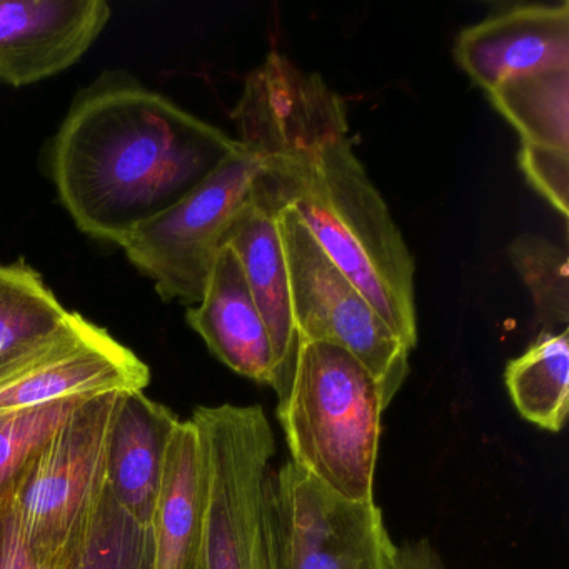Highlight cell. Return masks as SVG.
I'll use <instances>...</instances> for the list:
<instances>
[{
	"label": "cell",
	"mask_w": 569,
	"mask_h": 569,
	"mask_svg": "<svg viewBox=\"0 0 569 569\" xmlns=\"http://www.w3.org/2000/svg\"><path fill=\"white\" fill-rule=\"evenodd\" d=\"M149 366L106 329L72 312L64 328L0 368V412L64 399L144 391Z\"/></svg>",
	"instance_id": "cell-8"
},
{
	"label": "cell",
	"mask_w": 569,
	"mask_h": 569,
	"mask_svg": "<svg viewBox=\"0 0 569 569\" xmlns=\"http://www.w3.org/2000/svg\"><path fill=\"white\" fill-rule=\"evenodd\" d=\"M258 156L239 142L182 201L136 229L124 244L129 261L154 281L164 301L199 305L232 222L251 199Z\"/></svg>",
	"instance_id": "cell-6"
},
{
	"label": "cell",
	"mask_w": 569,
	"mask_h": 569,
	"mask_svg": "<svg viewBox=\"0 0 569 569\" xmlns=\"http://www.w3.org/2000/svg\"><path fill=\"white\" fill-rule=\"evenodd\" d=\"M279 232L299 342H329L348 351L372 376L388 408L408 378L411 351L332 264L292 209L279 212Z\"/></svg>",
	"instance_id": "cell-7"
},
{
	"label": "cell",
	"mask_w": 569,
	"mask_h": 569,
	"mask_svg": "<svg viewBox=\"0 0 569 569\" xmlns=\"http://www.w3.org/2000/svg\"><path fill=\"white\" fill-rule=\"evenodd\" d=\"M386 569H448L428 539L392 546Z\"/></svg>",
	"instance_id": "cell-24"
},
{
	"label": "cell",
	"mask_w": 569,
	"mask_h": 569,
	"mask_svg": "<svg viewBox=\"0 0 569 569\" xmlns=\"http://www.w3.org/2000/svg\"><path fill=\"white\" fill-rule=\"evenodd\" d=\"M455 61L486 92L509 79L569 69V4H521L459 32Z\"/></svg>",
	"instance_id": "cell-11"
},
{
	"label": "cell",
	"mask_w": 569,
	"mask_h": 569,
	"mask_svg": "<svg viewBox=\"0 0 569 569\" xmlns=\"http://www.w3.org/2000/svg\"><path fill=\"white\" fill-rule=\"evenodd\" d=\"M506 388L522 418L546 431L565 428L569 411V331H541L505 371Z\"/></svg>",
	"instance_id": "cell-16"
},
{
	"label": "cell",
	"mask_w": 569,
	"mask_h": 569,
	"mask_svg": "<svg viewBox=\"0 0 569 569\" xmlns=\"http://www.w3.org/2000/svg\"><path fill=\"white\" fill-rule=\"evenodd\" d=\"M206 506L204 459L192 419H179L152 512L154 569H196Z\"/></svg>",
	"instance_id": "cell-15"
},
{
	"label": "cell",
	"mask_w": 569,
	"mask_h": 569,
	"mask_svg": "<svg viewBox=\"0 0 569 569\" xmlns=\"http://www.w3.org/2000/svg\"><path fill=\"white\" fill-rule=\"evenodd\" d=\"M386 411L365 366L338 346L299 342L298 361L278 416L291 461L351 502H375L376 459Z\"/></svg>",
	"instance_id": "cell-4"
},
{
	"label": "cell",
	"mask_w": 569,
	"mask_h": 569,
	"mask_svg": "<svg viewBox=\"0 0 569 569\" xmlns=\"http://www.w3.org/2000/svg\"><path fill=\"white\" fill-rule=\"evenodd\" d=\"M82 401L64 399L0 412V506L12 501L29 462Z\"/></svg>",
	"instance_id": "cell-21"
},
{
	"label": "cell",
	"mask_w": 569,
	"mask_h": 569,
	"mask_svg": "<svg viewBox=\"0 0 569 569\" xmlns=\"http://www.w3.org/2000/svg\"><path fill=\"white\" fill-rule=\"evenodd\" d=\"M509 259L531 295L536 322L542 331L568 329V252L539 234H521L509 246Z\"/></svg>",
	"instance_id": "cell-20"
},
{
	"label": "cell",
	"mask_w": 569,
	"mask_h": 569,
	"mask_svg": "<svg viewBox=\"0 0 569 569\" xmlns=\"http://www.w3.org/2000/svg\"><path fill=\"white\" fill-rule=\"evenodd\" d=\"M348 134L345 108L315 119L262 164L251 199L278 214L292 209L412 351L418 345L415 259Z\"/></svg>",
	"instance_id": "cell-2"
},
{
	"label": "cell",
	"mask_w": 569,
	"mask_h": 569,
	"mask_svg": "<svg viewBox=\"0 0 569 569\" xmlns=\"http://www.w3.org/2000/svg\"><path fill=\"white\" fill-rule=\"evenodd\" d=\"M0 569H44L22 536L12 501L0 506Z\"/></svg>",
	"instance_id": "cell-23"
},
{
	"label": "cell",
	"mask_w": 569,
	"mask_h": 569,
	"mask_svg": "<svg viewBox=\"0 0 569 569\" xmlns=\"http://www.w3.org/2000/svg\"><path fill=\"white\" fill-rule=\"evenodd\" d=\"M515 126L521 144L569 151V69H548L502 82L488 92Z\"/></svg>",
	"instance_id": "cell-18"
},
{
	"label": "cell",
	"mask_w": 569,
	"mask_h": 569,
	"mask_svg": "<svg viewBox=\"0 0 569 569\" xmlns=\"http://www.w3.org/2000/svg\"><path fill=\"white\" fill-rule=\"evenodd\" d=\"M206 506L196 569H284L274 432L261 406H202L192 415Z\"/></svg>",
	"instance_id": "cell-3"
},
{
	"label": "cell",
	"mask_w": 569,
	"mask_h": 569,
	"mask_svg": "<svg viewBox=\"0 0 569 569\" xmlns=\"http://www.w3.org/2000/svg\"><path fill=\"white\" fill-rule=\"evenodd\" d=\"M61 569H154L151 528L136 521L106 486Z\"/></svg>",
	"instance_id": "cell-19"
},
{
	"label": "cell",
	"mask_w": 569,
	"mask_h": 569,
	"mask_svg": "<svg viewBox=\"0 0 569 569\" xmlns=\"http://www.w3.org/2000/svg\"><path fill=\"white\" fill-rule=\"evenodd\" d=\"M109 19L104 0H0V82L24 88L66 71Z\"/></svg>",
	"instance_id": "cell-10"
},
{
	"label": "cell",
	"mask_w": 569,
	"mask_h": 569,
	"mask_svg": "<svg viewBox=\"0 0 569 569\" xmlns=\"http://www.w3.org/2000/svg\"><path fill=\"white\" fill-rule=\"evenodd\" d=\"M178 416L144 391L124 392L109 436L108 488L142 526L151 525Z\"/></svg>",
	"instance_id": "cell-14"
},
{
	"label": "cell",
	"mask_w": 569,
	"mask_h": 569,
	"mask_svg": "<svg viewBox=\"0 0 569 569\" xmlns=\"http://www.w3.org/2000/svg\"><path fill=\"white\" fill-rule=\"evenodd\" d=\"M276 482L284 569H386L395 545L375 502L346 501L292 461Z\"/></svg>",
	"instance_id": "cell-9"
},
{
	"label": "cell",
	"mask_w": 569,
	"mask_h": 569,
	"mask_svg": "<svg viewBox=\"0 0 569 569\" xmlns=\"http://www.w3.org/2000/svg\"><path fill=\"white\" fill-rule=\"evenodd\" d=\"M238 146V139L116 72L76 99L52 141L51 174L76 226L122 246L194 191Z\"/></svg>",
	"instance_id": "cell-1"
},
{
	"label": "cell",
	"mask_w": 569,
	"mask_h": 569,
	"mask_svg": "<svg viewBox=\"0 0 569 569\" xmlns=\"http://www.w3.org/2000/svg\"><path fill=\"white\" fill-rule=\"evenodd\" d=\"M226 246L238 256L268 329L274 355L272 389L281 402L288 396L295 376L299 332L292 315L291 286L278 212L249 199L232 222Z\"/></svg>",
	"instance_id": "cell-12"
},
{
	"label": "cell",
	"mask_w": 569,
	"mask_h": 569,
	"mask_svg": "<svg viewBox=\"0 0 569 569\" xmlns=\"http://www.w3.org/2000/svg\"><path fill=\"white\" fill-rule=\"evenodd\" d=\"M209 351L229 369L259 385H274V355L241 262L224 246L216 258L201 302L186 315Z\"/></svg>",
	"instance_id": "cell-13"
},
{
	"label": "cell",
	"mask_w": 569,
	"mask_h": 569,
	"mask_svg": "<svg viewBox=\"0 0 569 569\" xmlns=\"http://www.w3.org/2000/svg\"><path fill=\"white\" fill-rule=\"evenodd\" d=\"M124 392L86 399L29 462L12 506L29 549L61 569L108 486L109 436Z\"/></svg>",
	"instance_id": "cell-5"
},
{
	"label": "cell",
	"mask_w": 569,
	"mask_h": 569,
	"mask_svg": "<svg viewBox=\"0 0 569 569\" xmlns=\"http://www.w3.org/2000/svg\"><path fill=\"white\" fill-rule=\"evenodd\" d=\"M519 168L529 184L562 216L569 214V151L521 144Z\"/></svg>",
	"instance_id": "cell-22"
},
{
	"label": "cell",
	"mask_w": 569,
	"mask_h": 569,
	"mask_svg": "<svg viewBox=\"0 0 569 569\" xmlns=\"http://www.w3.org/2000/svg\"><path fill=\"white\" fill-rule=\"evenodd\" d=\"M71 316L31 266L0 264V368L48 341Z\"/></svg>",
	"instance_id": "cell-17"
}]
</instances>
